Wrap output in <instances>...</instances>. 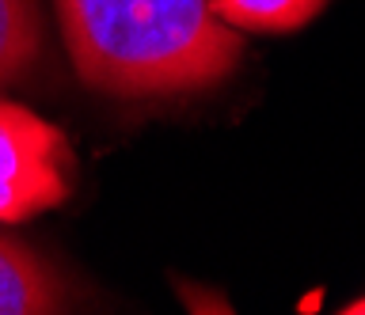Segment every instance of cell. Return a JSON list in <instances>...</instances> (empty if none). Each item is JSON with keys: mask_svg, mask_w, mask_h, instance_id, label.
<instances>
[{"mask_svg": "<svg viewBox=\"0 0 365 315\" xmlns=\"http://www.w3.org/2000/svg\"><path fill=\"white\" fill-rule=\"evenodd\" d=\"M76 76L118 99H171L221 84L244 38L213 0H57Z\"/></svg>", "mask_w": 365, "mask_h": 315, "instance_id": "cell-1", "label": "cell"}, {"mask_svg": "<svg viewBox=\"0 0 365 315\" xmlns=\"http://www.w3.org/2000/svg\"><path fill=\"white\" fill-rule=\"evenodd\" d=\"M73 194V149L53 122L0 99V224L61 205Z\"/></svg>", "mask_w": 365, "mask_h": 315, "instance_id": "cell-2", "label": "cell"}, {"mask_svg": "<svg viewBox=\"0 0 365 315\" xmlns=\"http://www.w3.org/2000/svg\"><path fill=\"white\" fill-rule=\"evenodd\" d=\"M68 285L27 243L0 232V315L68 311Z\"/></svg>", "mask_w": 365, "mask_h": 315, "instance_id": "cell-3", "label": "cell"}, {"mask_svg": "<svg viewBox=\"0 0 365 315\" xmlns=\"http://www.w3.org/2000/svg\"><path fill=\"white\" fill-rule=\"evenodd\" d=\"M46 27L38 0H0V92L42 69Z\"/></svg>", "mask_w": 365, "mask_h": 315, "instance_id": "cell-4", "label": "cell"}, {"mask_svg": "<svg viewBox=\"0 0 365 315\" xmlns=\"http://www.w3.org/2000/svg\"><path fill=\"white\" fill-rule=\"evenodd\" d=\"M327 8V0H213V12L236 31L255 35H289Z\"/></svg>", "mask_w": 365, "mask_h": 315, "instance_id": "cell-5", "label": "cell"}, {"mask_svg": "<svg viewBox=\"0 0 365 315\" xmlns=\"http://www.w3.org/2000/svg\"><path fill=\"white\" fill-rule=\"evenodd\" d=\"M342 311H346V315H365V297H361V300H350Z\"/></svg>", "mask_w": 365, "mask_h": 315, "instance_id": "cell-6", "label": "cell"}]
</instances>
